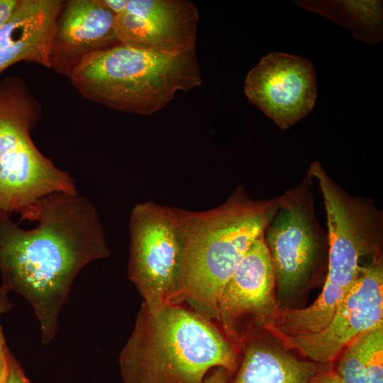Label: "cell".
<instances>
[{
	"mask_svg": "<svg viewBox=\"0 0 383 383\" xmlns=\"http://www.w3.org/2000/svg\"><path fill=\"white\" fill-rule=\"evenodd\" d=\"M10 214L0 210L1 284L28 301L47 345L57 333L60 311L78 274L110 251L96 208L78 193L40 199L30 220L38 225L31 230L18 226Z\"/></svg>",
	"mask_w": 383,
	"mask_h": 383,
	"instance_id": "obj_1",
	"label": "cell"
},
{
	"mask_svg": "<svg viewBox=\"0 0 383 383\" xmlns=\"http://www.w3.org/2000/svg\"><path fill=\"white\" fill-rule=\"evenodd\" d=\"M278 202L279 196L252 199L239 185L216 208L194 211L174 207L184 233V252L178 290L170 304L184 306L217 325L220 294L263 235Z\"/></svg>",
	"mask_w": 383,
	"mask_h": 383,
	"instance_id": "obj_2",
	"label": "cell"
},
{
	"mask_svg": "<svg viewBox=\"0 0 383 383\" xmlns=\"http://www.w3.org/2000/svg\"><path fill=\"white\" fill-rule=\"evenodd\" d=\"M239 356L215 323L187 307L151 311L142 303L118 365L123 383H202L216 367L232 377Z\"/></svg>",
	"mask_w": 383,
	"mask_h": 383,
	"instance_id": "obj_3",
	"label": "cell"
},
{
	"mask_svg": "<svg viewBox=\"0 0 383 383\" xmlns=\"http://www.w3.org/2000/svg\"><path fill=\"white\" fill-rule=\"evenodd\" d=\"M67 77L89 100L145 116L202 84L196 51L172 55L122 44L85 55Z\"/></svg>",
	"mask_w": 383,
	"mask_h": 383,
	"instance_id": "obj_4",
	"label": "cell"
},
{
	"mask_svg": "<svg viewBox=\"0 0 383 383\" xmlns=\"http://www.w3.org/2000/svg\"><path fill=\"white\" fill-rule=\"evenodd\" d=\"M38 104L19 77L0 80V210L30 220L43 197L77 193L74 180L35 147L30 131Z\"/></svg>",
	"mask_w": 383,
	"mask_h": 383,
	"instance_id": "obj_5",
	"label": "cell"
},
{
	"mask_svg": "<svg viewBox=\"0 0 383 383\" xmlns=\"http://www.w3.org/2000/svg\"><path fill=\"white\" fill-rule=\"evenodd\" d=\"M313 180L308 175L279 196L263 238L275 277L279 310L295 303L327 269L328 240L315 211Z\"/></svg>",
	"mask_w": 383,
	"mask_h": 383,
	"instance_id": "obj_6",
	"label": "cell"
},
{
	"mask_svg": "<svg viewBox=\"0 0 383 383\" xmlns=\"http://www.w3.org/2000/svg\"><path fill=\"white\" fill-rule=\"evenodd\" d=\"M128 275L151 311L170 304L178 290L184 236L174 207L148 201L130 217Z\"/></svg>",
	"mask_w": 383,
	"mask_h": 383,
	"instance_id": "obj_7",
	"label": "cell"
},
{
	"mask_svg": "<svg viewBox=\"0 0 383 383\" xmlns=\"http://www.w3.org/2000/svg\"><path fill=\"white\" fill-rule=\"evenodd\" d=\"M275 277L263 235L252 245L223 287L217 303V325L239 349L265 329L278 312Z\"/></svg>",
	"mask_w": 383,
	"mask_h": 383,
	"instance_id": "obj_8",
	"label": "cell"
},
{
	"mask_svg": "<svg viewBox=\"0 0 383 383\" xmlns=\"http://www.w3.org/2000/svg\"><path fill=\"white\" fill-rule=\"evenodd\" d=\"M382 323L383 262L379 257L362 269L323 329L278 339L287 350L309 360L333 364L351 342Z\"/></svg>",
	"mask_w": 383,
	"mask_h": 383,
	"instance_id": "obj_9",
	"label": "cell"
},
{
	"mask_svg": "<svg viewBox=\"0 0 383 383\" xmlns=\"http://www.w3.org/2000/svg\"><path fill=\"white\" fill-rule=\"evenodd\" d=\"M244 93L281 129H287L313 108L317 88L313 64L296 55L270 53L248 73Z\"/></svg>",
	"mask_w": 383,
	"mask_h": 383,
	"instance_id": "obj_10",
	"label": "cell"
},
{
	"mask_svg": "<svg viewBox=\"0 0 383 383\" xmlns=\"http://www.w3.org/2000/svg\"><path fill=\"white\" fill-rule=\"evenodd\" d=\"M199 11L187 0H128L116 16L120 44L178 55L196 51Z\"/></svg>",
	"mask_w": 383,
	"mask_h": 383,
	"instance_id": "obj_11",
	"label": "cell"
},
{
	"mask_svg": "<svg viewBox=\"0 0 383 383\" xmlns=\"http://www.w3.org/2000/svg\"><path fill=\"white\" fill-rule=\"evenodd\" d=\"M118 44L116 16L99 0L69 1L57 23L52 68L68 76L85 55Z\"/></svg>",
	"mask_w": 383,
	"mask_h": 383,
	"instance_id": "obj_12",
	"label": "cell"
},
{
	"mask_svg": "<svg viewBox=\"0 0 383 383\" xmlns=\"http://www.w3.org/2000/svg\"><path fill=\"white\" fill-rule=\"evenodd\" d=\"M63 6L60 0L18 1L0 26V74L21 61L52 68V45Z\"/></svg>",
	"mask_w": 383,
	"mask_h": 383,
	"instance_id": "obj_13",
	"label": "cell"
},
{
	"mask_svg": "<svg viewBox=\"0 0 383 383\" xmlns=\"http://www.w3.org/2000/svg\"><path fill=\"white\" fill-rule=\"evenodd\" d=\"M242 357L229 383H310L332 367L295 357L277 345L252 335L240 346Z\"/></svg>",
	"mask_w": 383,
	"mask_h": 383,
	"instance_id": "obj_14",
	"label": "cell"
},
{
	"mask_svg": "<svg viewBox=\"0 0 383 383\" xmlns=\"http://www.w3.org/2000/svg\"><path fill=\"white\" fill-rule=\"evenodd\" d=\"M335 370L345 383H383V323L351 342Z\"/></svg>",
	"mask_w": 383,
	"mask_h": 383,
	"instance_id": "obj_15",
	"label": "cell"
},
{
	"mask_svg": "<svg viewBox=\"0 0 383 383\" xmlns=\"http://www.w3.org/2000/svg\"><path fill=\"white\" fill-rule=\"evenodd\" d=\"M321 4V3H320ZM319 4L320 6L329 8L321 13L331 18L340 16L333 21L340 24L346 23L345 26L351 30L362 40L375 43L382 37V7L379 1H341Z\"/></svg>",
	"mask_w": 383,
	"mask_h": 383,
	"instance_id": "obj_16",
	"label": "cell"
},
{
	"mask_svg": "<svg viewBox=\"0 0 383 383\" xmlns=\"http://www.w3.org/2000/svg\"><path fill=\"white\" fill-rule=\"evenodd\" d=\"M7 383H31L9 349L7 353Z\"/></svg>",
	"mask_w": 383,
	"mask_h": 383,
	"instance_id": "obj_17",
	"label": "cell"
},
{
	"mask_svg": "<svg viewBox=\"0 0 383 383\" xmlns=\"http://www.w3.org/2000/svg\"><path fill=\"white\" fill-rule=\"evenodd\" d=\"M231 374L223 367L211 370L205 377L202 383H229Z\"/></svg>",
	"mask_w": 383,
	"mask_h": 383,
	"instance_id": "obj_18",
	"label": "cell"
},
{
	"mask_svg": "<svg viewBox=\"0 0 383 383\" xmlns=\"http://www.w3.org/2000/svg\"><path fill=\"white\" fill-rule=\"evenodd\" d=\"M310 383H345L332 367L317 374Z\"/></svg>",
	"mask_w": 383,
	"mask_h": 383,
	"instance_id": "obj_19",
	"label": "cell"
},
{
	"mask_svg": "<svg viewBox=\"0 0 383 383\" xmlns=\"http://www.w3.org/2000/svg\"><path fill=\"white\" fill-rule=\"evenodd\" d=\"M99 1L115 16L123 13L128 3V0H99Z\"/></svg>",
	"mask_w": 383,
	"mask_h": 383,
	"instance_id": "obj_20",
	"label": "cell"
},
{
	"mask_svg": "<svg viewBox=\"0 0 383 383\" xmlns=\"http://www.w3.org/2000/svg\"><path fill=\"white\" fill-rule=\"evenodd\" d=\"M18 0H0V26L9 16Z\"/></svg>",
	"mask_w": 383,
	"mask_h": 383,
	"instance_id": "obj_21",
	"label": "cell"
},
{
	"mask_svg": "<svg viewBox=\"0 0 383 383\" xmlns=\"http://www.w3.org/2000/svg\"><path fill=\"white\" fill-rule=\"evenodd\" d=\"M9 292L0 284V316L7 312L12 307L9 298Z\"/></svg>",
	"mask_w": 383,
	"mask_h": 383,
	"instance_id": "obj_22",
	"label": "cell"
},
{
	"mask_svg": "<svg viewBox=\"0 0 383 383\" xmlns=\"http://www.w3.org/2000/svg\"><path fill=\"white\" fill-rule=\"evenodd\" d=\"M9 349L3 329L0 326V370L6 363V355Z\"/></svg>",
	"mask_w": 383,
	"mask_h": 383,
	"instance_id": "obj_23",
	"label": "cell"
},
{
	"mask_svg": "<svg viewBox=\"0 0 383 383\" xmlns=\"http://www.w3.org/2000/svg\"><path fill=\"white\" fill-rule=\"evenodd\" d=\"M7 375H8V370H7V355H6V363L2 367V369L0 370V383H7Z\"/></svg>",
	"mask_w": 383,
	"mask_h": 383,
	"instance_id": "obj_24",
	"label": "cell"
}]
</instances>
